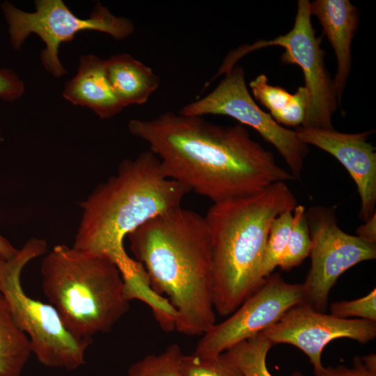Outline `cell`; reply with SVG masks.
<instances>
[{
	"mask_svg": "<svg viewBox=\"0 0 376 376\" xmlns=\"http://www.w3.org/2000/svg\"><path fill=\"white\" fill-rule=\"evenodd\" d=\"M189 192L164 175L158 158L150 150L125 159L116 175L80 203L82 217L72 246L109 258L125 283L135 282L144 269L127 255L125 237L150 219L180 206Z\"/></svg>",
	"mask_w": 376,
	"mask_h": 376,
	"instance_id": "obj_3",
	"label": "cell"
},
{
	"mask_svg": "<svg viewBox=\"0 0 376 376\" xmlns=\"http://www.w3.org/2000/svg\"><path fill=\"white\" fill-rule=\"evenodd\" d=\"M45 240L33 237L10 259L0 258V294L5 299L17 326L28 336L32 353L43 366L75 370L85 363L92 340L80 339L64 325L50 304L29 297L24 292L21 274L26 265L45 254Z\"/></svg>",
	"mask_w": 376,
	"mask_h": 376,
	"instance_id": "obj_6",
	"label": "cell"
},
{
	"mask_svg": "<svg viewBox=\"0 0 376 376\" xmlns=\"http://www.w3.org/2000/svg\"><path fill=\"white\" fill-rule=\"evenodd\" d=\"M253 97L270 111V115L286 108L293 99L285 89L268 83L266 75L260 74L250 81Z\"/></svg>",
	"mask_w": 376,
	"mask_h": 376,
	"instance_id": "obj_23",
	"label": "cell"
},
{
	"mask_svg": "<svg viewBox=\"0 0 376 376\" xmlns=\"http://www.w3.org/2000/svg\"><path fill=\"white\" fill-rule=\"evenodd\" d=\"M152 290L176 312L175 329L203 335L215 323L213 261L205 217L178 206L150 219L127 236Z\"/></svg>",
	"mask_w": 376,
	"mask_h": 376,
	"instance_id": "obj_2",
	"label": "cell"
},
{
	"mask_svg": "<svg viewBox=\"0 0 376 376\" xmlns=\"http://www.w3.org/2000/svg\"><path fill=\"white\" fill-rule=\"evenodd\" d=\"M306 208L297 205L288 241L278 267L285 271L299 265L309 256L311 240Z\"/></svg>",
	"mask_w": 376,
	"mask_h": 376,
	"instance_id": "obj_19",
	"label": "cell"
},
{
	"mask_svg": "<svg viewBox=\"0 0 376 376\" xmlns=\"http://www.w3.org/2000/svg\"><path fill=\"white\" fill-rule=\"evenodd\" d=\"M306 145H313L334 156L354 181L361 206L359 216L366 221L375 214L376 152L368 141L372 131L343 133L334 129L299 126L295 130Z\"/></svg>",
	"mask_w": 376,
	"mask_h": 376,
	"instance_id": "obj_13",
	"label": "cell"
},
{
	"mask_svg": "<svg viewBox=\"0 0 376 376\" xmlns=\"http://www.w3.org/2000/svg\"><path fill=\"white\" fill-rule=\"evenodd\" d=\"M105 70L111 88L123 107L145 104L161 82L150 67L127 53L106 59Z\"/></svg>",
	"mask_w": 376,
	"mask_h": 376,
	"instance_id": "obj_16",
	"label": "cell"
},
{
	"mask_svg": "<svg viewBox=\"0 0 376 376\" xmlns=\"http://www.w3.org/2000/svg\"><path fill=\"white\" fill-rule=\"evenodd\" d=\"M304 301L303 283H290L279 274L263 283L230 314L203 334L194 354H221L276 323L290 308Z\"/></svg>",
	"mask_w": 376,
	"mask_h": 376,
	"instance_id": "obj_11",
	"label": "cell"
},
{
	"mask_svg": "<svg viewBox=\"0 0 376 376\" xmlns=\"http://www.w3.org/2000/svg\"><path fill=\"white\" fill-rule=\"evenodd\" d=\"M25 86L18 75L10 69L0 68V98L13 102L24 93Z\"/></svg>",
	"mask_w": 376,
	"mask_h": 376,
	"instance_id": "obj_27",
	"label": "cell"
},
{
	"mask_svg": "<svg viewBox=\"0 0 376 376\" xmlns=\"http://www.w3.org/2000/svg\"><path fill=\"white\" fill-rule=\"evenodd\" d=\"M311 2L299 0L293 27L284 35L269 40H258L230 52L220 70L225 72L235 65L245 54L261 48L280 46L284 49L281 60L297 65L302 70L305 87L310 94V104L302 127L334 129L331 116L338 100L334 80L327 71L325 51L321 48L322 37H316L311 24Z\"/></svg>",
	"mask_w": 376,
	"mask_h": 376,
	"instance_id": "obj_8",
	"label": "cell"
},
{
	"mask_svg": "<svg viewBox=\"0 0 376 376\" xmlns=\"http://www.w3.org/2000/svg\"><path fill=\"white\" fill-rule=\"evenodd\" d=\"M357 236L368 243L376 244V213L357 228Z\"/></svg>",
	"mask_w": 376,
	"mask_h": 376,
	"instance_id": "obj_28",
	"label": "cell"
},
{
	"mask_svg": "<svg viewBox=\"0 0 376 376\" xmlns=\"http://www.w3.org/2000/svg\"><path fill=\"white\" fill-rule=\"evenodd\" d=\"M224 74V79L211 93L187 104L179 113L224 115L252 127L276 148L295 179H299L309 153L308 145L299 139L295 131L281 126L258 107L248 90L242 66L235 65Z\"/></svg>",
	"mask_w": 376,
	"mask_h": 376,
	"instance_id": "obj_9",
	"label": "cell"
},
{
	"mask_svg": "<svg viewBox=\"0 0 376 376\" xmlns=\"http://www.w3.org/2000/svg\"><path fill=\"white\" fill-rule=\"evenodd\" d=\"M331 315L343 319H359L376 322V288L366 296L351 301L334 302L330 306Z\"/></svg>",
	"mask_w": 376,
	"mask_h": 376,
	"instance_id": "obj_24",
	"label": "cell"
},
{
	"mask_svg": "<svg viewBox=\"0 0 376 376\" xmlns=\"http://www.w3.org/2000/svg\"><path fill=\"white\" fill-rule=\"evenodd\" d=\"M273 344L260 334L244 340L226 352L242 372L243 376H273L269 372L266 359Z\"/></svg>",
	"mask_w": 376,
	"mask_h": 376,
	"instance_id": "obj_18",
	"label": "cell"
},
{
	"mask_svg": "<svg viewBox=\"0 0 376 376\" xmlns=\"http://www.w3.org/2000/svg\"><path fill=\"white\" fill-rule=\"evenodd\" d=\"M19 251L15 248L3 236L0 234V258L3 259H10L13 258Z\"/></svg>",
	"mask_w": 376,
	"mask_h": 376,
	"instance_id": "obj_29",
	"label": "cell"
},
{
	"mask_svg": "<svg viewBox=\"0 0 376 376\" xmlns=\"http://www.w3.org/2000/svg\"><path fill=\"white\" fill-rule=\"evenodd\" d=\"M310 10L318 18L337 59L334 84L340 104L351 71V47L358 26V10L348 0H315L311 3Z\"/></svg>",
	"mask_w": 376,
	"mask_h": 376,
	"instance_id": "obj_14",
	"label": "cell"
},
{
	"mask_svg": "<svg viewBox=\"0 0 376 376\" xmlns=\"http://www.w3.org/2000/svg\"><path fill=\"white\" fill-rule=\"evenodd\" d=\"M306 213L311 247V267L303 283L304 302L324 312L338 279L357 264L375 260L376 244L344 232L332 207L313 205Z\"/></svg>",
	"mask_w": 376,
	"mask_h": 376,
	"instance_id": "obj_10",
	"label": "cell"
},
{
	"mask_svg": "<svg viewBox=\"0 0 376 376\" xmlns=\"http://www.w3.org/2000/svg\"><path fill=\"white\" fill-rule=\"evenodd\" d=\"M34 3L36 10L31 13L22 10L8 1L1 4L10 44L15 50H19L30 34L38 35L45 45L40 54L42 65L55 77L67 73L58 58L59 47L70 42L77 33L97 31L123 40L134 31L130 19L114 15L100 2L86 19L77 17L62 0H37Z\"/></svg>",
	"mask_w": 376,
	"mask_h": 376,
	"instance_id": "obj_7",
	"label": "cell"
},
{
	"mask_svg": "<svg viewBox=\"0 0 376 376\" xmlns=\"http://www.w3.org/2000/svg\"><path fill=\"white\" fill-rule=\"evenodd\" d=\"M309 104L310 94L307 88L304 86H299L290 104L270 116L279 125L297 127L303 124Z\"/></svg>",
	"mask_w": 376,
	"mask_h": 376,
	"instance_id": "obj_25",
	"label": "cell"
},
{
	"mask_svg": "<svg viewBox=\"0 0 376 376\" xmlns=\"http://www.w3.org/2000/svg\"><path fill=\"white\" fill-rule=\"evenodd\" d=\"M261 333L273 345L286 343L301 350L316 371L323 367L322 353L331 341L347 338L367 343L376 337V322L337 318L302 302Z\"/></svg>",
	"mask_w": 376,
	"mask_h": 376,
	"instance_id": "obj_12",
	"label": "cell"
},
{
	"mask_svg": "<svg viewBox=\"0 0 376 376\" xmlns=\"http://www.w3.org/2000/svg\"><path fill=\"white\" fill-rule=\"evenodd\" d=\"M183 353L178 344H171L158 354H149L132 363L126 376H183Z\"/></svg>",
	"mask_w": 376,
	"mask_h": 376,
	"instance_id": "obj_20",
	"label": "cell"
},
{
	"mask_svg": "<svg viewBox=\"0 0 376 376\" xmlns=\"http://www.w3.org/2000/svg\"><path fill=\"white\" fill-rule=\"evenodd\" d=\"M180 368L183 376H243L227 352L211 357L184 354Z\"/></svg>",
	"mask_w": 376,
	"mask_h": 376,
	"instance_id": "obj_21",
	"label": "cell"
},
{
	"mask_svg": "<svg viewBox=\"0 0 376 376\" xmlns=\"http://www.w3.org/2000/svg\"><path fill=\"white\" fill-rule=\"evenodd\" d=\"M292 376H304L300 373H294ZM314 376H376V366L365 363L361 357H355L353 366L350 368L343 365L335 367H322L314 371Z\"/></svg>",
	"mask_w": 376,
	"mask_h": 376,
	"instance_id": "obj_26",
	"label": "cell"
},
{
	"mask_svg": "<svg viewBox=\"0 0 376 376\" xmlns=\"http://www.w3.org/2000/svg\"><path fill=\"white\" fill-rule=\"evenodd\" d=\"M62 95L73 104L91 109L102 119L111 118L124 108L108 81L105 60L93 54L80 58L77 72L65 83Z\"/></svg>",
	"mask_w": 376,
	"mask_h": 376,
	"instance_id": "obj_15",
	"label": "cell"
},
{
	"mask_svg": "<svg viewBox=\"0 0 376 376\" xmlns=\"http://www.w3.org/2000/svg\"><path fill=\"white\" fill-rule=\"evenodd\" d=\"M127 127L148 143L167 178L213 203L295 180L241 124L219 125L166 111L150 119H132Z\"/></svg>",
	"mask_w": 376,
	"mask_h": 376,
	"instance_id": "obj_1",
	"label": "cell"
},
{
	"mask_svg": "<svg viewBox=\"0 0 376 376\" xmlns=\"http://www.w3.org/2000/svg\"><path fill=\"white\" fill-rule=\"evenodd\" d=\"M31 353L28 336L0 294V376H20Z\"/></svg>",
	"mask_w": 376,
	"mask_h": 376,
	"instance_id": "obj_17",
	"label": "cell"
},
{
	"mask_svg": "<svg viewBox=\"0 0 376 376\" xmlns=\"http://www.w3.org/2000/svg\"><path fill=\"white\" fill-rule=\"evenodd\" d=\"M297 201L285 182L261 191L214 203L205 220L213 261V303L221 316L233 313L265 281L263 265L269 230Z\"/></svg>",
	"mask_w": 376,
	"mask_h": 376,
	"instance_id": "obj_4",
	"label": "cell"
},
{
	"mask_svg": "<svg viewBox=\"0 0 376 376\" xmlns=\"http://www.w3.org/2000/svg\"><path fill=\"white\" fill-rule=\"evenodd\" d=\"M292 210L276 217L270 226L263 265V276H269L279 266L291 231L293 220Z\"/></svg>",
	"mask_w": 376,
	"mask_h": 376,
	"instance_id": "obj_22",
	"label": "cell"
},
{
	"mask_svg": "<svg viewBox=\"0 0 376 376\" xmlns=\"http://www.w3.org/2000/svg\"><path fill=\"white\" fill-rule=\"evenodd\" d=\"M40 272L45 296L80 339L110 331L129 310L121 272L106 256L57 244L43 258Z\"/></svg>",
	"mask_w": 376,
	"mask_h": 376,
	"instance_id": "obj_5",
	"label": "cell"
}]
</instances>
